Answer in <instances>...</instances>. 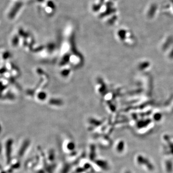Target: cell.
<instances>
[{
  "instance_id": "cell-1",
  "label": "cell",
  "mask_w": 173,
  "mask_h": 173,
  "mask_svg": "<svg viewBox=\"0 0 173 173\" xmlns=\"http://www.w3.org/2000/svg\"><path fill=\"white\" fill-rule=\"evenodd\" d=\"M139 161L142 164H145V165H146L147 166V167L149 168V169H152L153 168V166H152V165H151L150 163H149V161L147 160V159H144V157H139Z\"/></svg>"
}]
</instances>
